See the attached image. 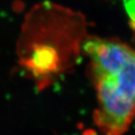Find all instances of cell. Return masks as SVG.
<instances>
[{
  "instance_id": "cell-1",
  "label": "cell",
  "mask_w": 135,
  "mask_h": 135,
  "mask_svg": "<svg viewBox=\"0 0 135 135\" xmlns=\"http://www.w3.org/2000/svg\"><path fill=\"white\" fill-rule=\"evenodd\" d=\"M97 107L93 119L104 135H122L135 118V50L112 38L85 39Z\"/></svg>"
},
{
  "instance_id": "cell-2",
  "label": "cell",
  "mask_w": 135,
  "mask_h": 135,
  "mask_svg": "<svg viewBox=\"0 0 135 135\" xmlns=\"http://www.w3.org/2000/svg\"><path fill=\"white\" fill-rule=\"evenodd\" d=\"M123 2L132 24L135 25V0H123Z\"/></svg>"
},
{
  "instance_id": "cell-3",
  "label": "cell",
  "mask_w": 135,
  "mask_h": 135,
  "mask_svg": "<svg viewBox=\"0 0 135 135\" xmlns=\"http://www.w3.org/2000/svg\"><path fill=\"white\" fill-rule=\"evenodd\" d=\"M78 135H104V134H103L99 131H96L94 129H86Z\"/></svg>"
}]
</instances>
